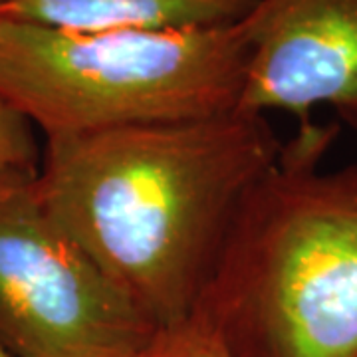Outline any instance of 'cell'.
I'll return each instance as SVG.
<instances>
[{
  "label": "cell",
  "instance_id": "3",
  "mask_svg": "<svg viewBox=\"0 0 357 357\" xmlns=\"http://www.w3.org/2000/svg\"><path fill=\"white\" fill-rule=\"evenodd\" d=\"M243 26L66 30L0 18V100L46 137L204 119L238 109Z\"/></svg>",
  "mask_w": 357,
  "mask_h": 357
},
{
  "label": "cell",
  "instance_id": "10",
  "mask_svg": "<svg viewBox=\"0 0 357 357\" xmlns=\"http://www.w3.org/2000/svg\"><path fill=\"white\" fill-rule=\"evenodd\" d=\"M0 357H14V356L8 351V349H6V347H4V345L0 344Z\"/></svg>",
  "mask_w": 357,
  "mask_h": 357
},
{
  "label": "cell",
  "instance_id": "2",
  "mask_svg": "<svg viewBox=\"0 0 357 357\" xmlns=\"http://www.w3.org/2000/svg\"><path fill=\"white\" fill-rule=\"evenodd\" d=\"M310 119L248 192L192 316L230 357H357V165Z\"/></svg>",
  "mask_w": 357,
  "mask_h": 357
},
{
  "label": "cell",
  "instance_id": "4",
  "mask_svg": "<svg viewBox=\"0 0 357 357\" xmlns=\"http://www.w3.org/2000/svg\"><path fill=\"white\" fill-rule=\"evenodd\" d=\"M0 178V344L14 357H147L161 330L46 213Z\"/></svg>",
  "mask_w": 357,
  "mask_h": 357
},
{
  "label": "cell",
  "instance_id": "1",
  "mask_svg": "<svg viewBox=\"0 0 357 357\" xmlns=\"http://www.w3.org/2000/svg\"><path fill=\"white\" fill-rule=\"evenodd\" d=\"M266 115L46 137V213L167 332L195 314L248 192L280 155Z\"/></svg>",
  "mask_w": 357,
  "mask_h": 357
},
{
  "label": "cell",
  "instance_id": "5",
  "mask_svg": "<svg viewBox=\"0 0 357 357\" xmlns=\"http://www.w3.org/2000/svg\"><path fill=\"white\" fill-rule=\"evenodd\" d=\"M241 26V112L306 123L326 105L357 129V0H258Z\"/></svg>",
  "mask_w": 357,
  "mask_h": 357
},
{
  "label": "cell",
  "instance_id": "9",
  "mask_svg": "<svg viewBox=\"0 0 357 357\" xmlns=\"http://www.w3.org/2000/svg\"><path fill=\"white\" fill-rule=\"evenodd\" d=\"M6 14H10V8H8L6 0H0V18H4Z\"/></svg>",
  "mask_w": 357,
  "mask_h": 357
},
{
  "label": "cell",
  "instance_id": "7",
  "mask_svg": "<svg viewBox=\"0 0 357 357\" xmlns=\"http://www.w3.org/2000/svg\"><path fill=\"white\" fill-rule=\"evenodd\" d=\"M42 151L34 126L13 105L0 100V178L36 177Z\"/></svg>",
  "mask_w": 357,
  "mask_h": 357
},
{
  "label": "cell",
  "instance_id": "8",
  "mask_svg": "<svg viewBox=\"0 0 357 357\" xmlns=\"http://www.w3.org/2000/svg\"><path fill=\"white\" fill-rule=\"evenodd\" d=\"M147 357H230V354L206 321L191 316L177 328L159 333Z\"/></svg>",
  "mask_w": 357,
  "mask_h": 357
},
{
  "label": "cell",
  "instance_id": "6",
  "mask_svg": "<svg viewBox=\"0 0 357 357\" xmlns=\"http://www.w3.org/2000/svg\"><path fill=\"white\" fill-rule=\"evenodd\" d=\"M10 16L66 30H197L243 22L258 0H6Z\"/></svg>",
  "mask_w": 357,
  "mask_h": 357
}]
</instances>
